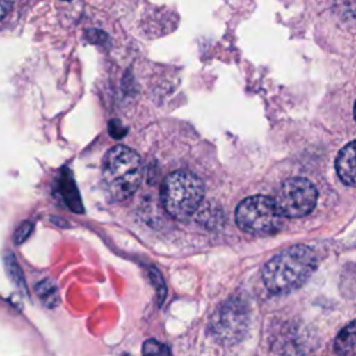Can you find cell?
Here are the masks:
<instances>
[{
	"mask_svg": "<svg viewBox=\"0 0 356 356\" xmlns=\"http://www.w3.org/2000/svg\"><path fill=\"white\" fill-rule=\"evenodd\" d=\"M334 349L339 356H356V320L339 331L334 342Z\"/></svg>",
	"mask_w": 356,
	"mask_h": 356,
	"instance_id": "8",
	"label": "cell"
},
{
	"mask_svg": "<svg viewBox=\"0 0 356 356\" xmlns=\"http://www.w3.org/2000/svg\"><path fill=\"white\" fill-rule=\"evenodd\" d=\"M249 325V310L241 299H229L214 313L211 331L214 337L227 345L241 341Z\"/></svg>",
	"mask_w": 356,
	"mask_h": 356,
	"instance_id": "6",
	"label": "cell"
},
{
	"mask_svg": "<svg viewBox=\"0 0 356 356\" xmlns=\"http://www.w3.org/2000/svg\"><path fill=\"white\" fill-rule=\"evenodd\" d=\"M142 355L143 356H171V352L167 345L156 339H147L142 346Z\"/></svg>",
	"mask_w": 356,
	"mask_h": 356,
	"instance_id": "10",
	"label": "cell"
},
{
	"mask_svg": "<svg viewBox=\"0 0 356 356\" xmlns=\"http://www.w3.org/2000/svg\"><path fill=\"white\" fill-rule=\"evenodd\" d=\"M204 195L202 179L191 171L178 170L168 174L161 186V202L175 220H188L200 206Z\"/></svg>",
	"mask_w": 356,
	"mask_h": 356,
	"instance_id": "3",
	"label": "cell"
},
{
	"mask_svg": "<svg viewBox=\"0 0 356 356\" xmlns=\"http://www.w3.org/2000/svg\"><path fill=\"white\" fill-rule=\"evenodd\" d=\"M238 227L254 235H268L277 232L284 222L274 199L264 195H253L243 199L235 211Z\"/></svg>",
	"mask_w": 356,
	"mask_h": 356,
	"instance_id": "4",
	"label": "cell"
},
{
	"mask_svg": "<svg viewBox=\"0 0 356 356\" xmlns=\"http://www.w3.org/2000/svg\"><path fill=\"white\" fill-rule=\"evenodd\" d=\"M274 202L282 217L300 218L314 209L317 203V189L306 178H289L284 181L277 191Z\"/></svg>",
	"mask_w": 356,
	"mask_h": 356,
	"instance_id": "5",
	"label": "cell"
},
{
	"mask_svg": "<svg viewBox=\"0 0 356 356\" xmlns=\"http://www.w3.org/2000/svg\"><path fill=\"white\" fill-rule=\"evenodd\" d=\"M32 228L33 225L29 222V221H24L15 231V235H14V242L17 243H22L28 236L29 234L32 232Z\"/></svg>",
	"mask_w": 356,
	"mask_h": 356,
	"instance_id": "12",
	"label": "cell"
},
{
	"mask_svg": "<svg viewBox=\"0 0 356 356\" xmlns=\"http://www.w3.org/2000/svg\"><path fill=\"white\" fill-rule=\"evenodd\" d=\"M11 7H13L11 1H0V19L4 18V15L10 11Z\"/></svg>",
	"mask_w": 356,
	"mask_h": 356,
	"instance_id": "13",
	"label": "cell"
},
{
	"mask_svg": "<svg viewBox=\"0 0 356 356\" xmlns=\"http://www.w3.org/2000/svg\"><path fill=\"white\" fill-rule=\"evenodd\" d=\"M317 267L314 252L305 245L289 246L273 256L263 268V282L273 293H288L302 286Z\"/></svg>",
	"mask_w": 356,
	"mask_h": 356,
	"instance_id": "1",
	"label": "cell"
},
{
	"mask_svg": "<svg viewBox=\"0 0 356 356\" xmlns=\"http://www.w3.org/2000/svg\"><path fill=\"white\" fill-rule=\"evenodd\" d=\"M36 293L46 307H56L60 302L57 286L50 280H43L36 285Z\"/></svg>",
	"mask_w": 356,
	"mask_h": 356,
	"instance_id": "9",
	"label": "cell"
},
{
	"mask_svg": "<svg viewBox=\"0 0 356 356\" xmlns=\"http://www.w3.org/2000/svg\"><path fill=\"white\" fill-rule=\"evenodd\" d=\"M355 120H356V103H355Z\"/></svg>",
	"mask_w": 356,
	"mask_h": 356,
	"instance_id": "14",
	"label": "cell"
},
{
	"mask_svg": "<svg viewBox=\"0 0 356 356\" xmlns=\"http://www.w3.org/2000/svg\"><path fill=\"white\" fill-rule=\"evenodd\" d=\"M337 174L348 186L356 188V140L345 145L335 160Z\"/></svg>",
	"mask_w": 356,
	"mask_h": 356,
	"instance_id": "7",
	"label": "cell"
},
{
	"mask_svg": "<svg viewBox=\"0 0 356 356\" xmlns=\"http://www.w3.org/2000/svg\"><path fill=\"white\" fill-rule=\"evenodd\" d=\"M103 185L114 200H125L138 189L142 164L136 152L127 146L111 147L103 159Z\"/></svg>",
	"mask_w": 356,
	"mask_h": 356,
	"instance_id": "2",
	"label": "cell"
},
{
	"mask_svg": "<svg viewBox=\"0 0 356 356\" xmlns=\"http://www.w3.org/2000/svg\"><path fill=\"white\" fill-rule=\"evenodd\" d=\"M4 263H6L7 271H8L10 277L13 278V281H14L17 285H24L22 273H21L19 266H18V263L14 260V257H13L11 253H7V256H4Z\"/></svg>",
	"mask_w": 356,
	"mask_h": 356,
	"instance_id": "11",
	"label": "cell"
}]
</instances>
